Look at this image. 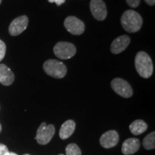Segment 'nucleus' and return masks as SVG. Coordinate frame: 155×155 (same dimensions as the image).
<instances>
[{"instance_id":"obj_1","label":"nucleus","mask_w":155,"mask_h":155,"mask_svg":"<svg viewBox=\"0 0 155 155\" xmlns=\"http://www.w3.org/2000/svg\"><path fill=\"white\" fill-rule=\"evenodd\" d=\"M122 27L128 32H137L142 26V18L141 15L134 10H127L121 18Z\"/></svg>"},{"instance_id":"obj_2","label":"nucleus","mask_w":155,"mask_h":155,"mask_svg":"<svg viewBox=\"0 0 155 155\" xmlns=\"http://www.w3.org/2000/svg\"><path fill=\"white\" fill-rule=\"evenodd\" d=\"M135 67L137 73L144 78H149L153 73L152 61L147 53L140 51L137 54L135 58Z\"/></svg>"},{"instance_id":"obj_3","label":"nucleus","mask_w":155,"mask_h":155,"mask_svg":"<svg viewBox=\"0 0 155 155\" xmlns=\"http://www.w3.org/2000/svg\"><path fill=\"white\" fill-rule=\"evenodd\" d=\"M45 72L55 78H63L67 73V68L61 61L57 60H48L43 64Z\"/></svg>"},{"instance_id":"obj_4","label":"nucleus","mask_w":155,"mask_h":155,"mask_svg":"<svg viewBox=\"0 0 155 155\" xmlns=\"http://www.w3.org/2000/svg\"><path fill=\"white\" fill-rule=\"evenodd\" d=\"M53 52L60 59L68 60L75 55L76 48L71 42H59L54 47Z\"/></svg>"},{"instance_id":"obj_5","label":"nucleus","mask_w":155,"mask_h":155,"mask_svg":"<svg viewBox=\"0 0 155 155\" xmlns=\"http://www.w3.org/2000/svg\"><path fill=\"white\" fill-rule=\"evenodd\" d=\"M55 133V129L53 124L47 125L43 122L40 124L37 131L35 139L38 144L45 145L50 142Z\"/></svg>"},{"instance_id":"obj_6","label":"nucleus","mask_w":155,"mask_h":155,"mask_svg":"<svg viewBox=\"0 0 155 155\" xmlns=\"http://www.w3.org/2000/svg\"><path fill=\"white\" fill-rule=\"evenodd\" d=\"M111 86L116 94L124 98H130L133 95V90L130 84L120 78H114L111 81Z\"/></svg>"},{"instance_id":"obj_7","label":"nucleus","mask_w":155,"mask_h":155,"mask_svg":"<svg viewBox=\"0 0 155 155\" xmlns=\"http://www.w3.org/2000/svg\"><path fill=\"white\" fill-rule=\"evenodd\" d=\"M64 26L70 33L75 35H80L85 30L84 23L74 16L68 17L64 21Z\"/></svg>"},{"instance_id":"obj_8","label":"nucleus","mask_w":155,"mask_h":155,"mask_svg":"<svg viewBox=\"0 0 155 155\" xmlns=\"http://www.w3.org/2000/svg\"><path fill=\"white\" fill-rule=\"evenodd\" d=\"M90 9L92 15L97 20L103 21L107 16V9L103 0H91Z\"/></svg>"},{"instance_id":"obj_9","label":"nucleus","mask_w":155,"mask_h":155,"mask_svg":"<svg viewBox=\"0 0 155 155\" xmlns=\"http://www.w3.org/2000/svg\"><path fill=\"white\" fill-rule=\"evenodd\" d=\"M28 17L25 15L17 17L15 19L9 27V32L11 35L17 36L20 35L26 30L28 25Z\"/></svg>"},{"instance_id":"obj_10","label":"nucleus","mask_w":155,"mask_h":155,"mask_svg":"<svg viewBox=\"0 0 155 155\" xmlns=\"http://www.w3.org/2000/svg\"><path fill=\"white\" fill-rule=\"evenodd\" d=\"M119 140V136L117 131L110 130L106 131L100 138V144L104 148L109 149L115 147Z\"/></svg>"},{"instance_id":"obj_11","label":"nucleus","mask_w":155,"mask_h":155,"mask_svg":"<svg viewBox=\"0 0 155 155\" xmlns=\"http://www.w3.org/2000/svg\"><path fill=\"white\" fill-rule=\"evenodd\" d=\"M130 43V38L127 35H121L118 37L112 42L111 45V51L112 53L119 54L124 51Z\"/></svg>"},{"instance_id":"obj_12","label":"nucleus","mask_w":155,"mask_h":155,"mask_svg":"<svg viewBox=\"0 0 155 155\" xmlns=\"http://www.w3.org/2000/svg\"><path fill=\"white\" fill-rule=\"evenodd\" d=\"M140 148V141L138 139L129 138L124 141L121 147V152L125 155H131L136 153Z\"/></svg>"},{"instance_id":"obj_13","label":"nucleus","mask_w":155,"mask_h":155,"mask_svg":"<svg viewBox=\"0 0 155 155\" xmlns=\"http://www.w3.org/2000/svg\"><path fill=\"white\" fill-rule=\"evenodd\" d=\"M15 81V75L9 67L5 64H0V83L8 86L12 84Z\"/></svg>"},{"instance_id":"obj_14","label":"nucleus","mask_w":155,"mask_h":155,"mask_svg":"<svg viewBox=\"0 0 155 155\" xmlns=\"http://www.w3.org/2000/svg\"><path fill=\"white\" fill-rule=\"evenodd\" d=\"M75 129V123L73 120H68L61 126L59 131V136L62 139L69 138Z\"/></svg>"},{"instance_id":"obj_15","label":"nucleus","mask_w":155,"mask_h":155,"mask_svg":"<svg viewBox=\"0 0 155 155\" xmlns=\"http://www.w3.org/2000/svg\"><path fill=\"white\" fill-rule=\"evenodd\" d=\"M148 126L143 120H135L129 126V129L134 135H139L147 131Z\"/></svg>"},{"instance_id":"obj_16","label":"nucleus","mask_w":155,"mask_h":155,"mask_svg":"<svg viewBox=\"0 0 155 155\" xmlns=\"http://www.w3.org/2000/svg\"><path fill=\"white\" fill-rule=\"evenodd\" d=\"M143 146L146 150H154L155 147V132L149 134L143 140Z\"/></svg>"},{"instance_id":"obj_17","label":"nucleus","mask_w":155,"mask_h":155,"mask_svg":"<svg viewBox=\"0 0 155 155\" xmlns=\"http://www.w3.org/2000/svg\"><path fill=\"white\" fill-rule=\"evenodd\" d=\"M66 155H81V151L75 144H70L65 148Z\"/></svg>"},{"instance_id":"obj_18","label":"nucleus","mask_w":155,"mask_h":155,"mask_svg":"<svg viewBox=\"0 0 155 155\" xmlns=\"http://www.w3.org/2000/svg\"><path fill=\"white\" fill-rule=\"evenodd\" d=\"M6 53V45L2 40H0V61L3 60Z\"/></svg>"},{"instance_id":"obj_19","label":"nucleus","mask_w":155,"mask_h":155,"mask_svg":"<svg viewBox=\"0 0 155 155\" xmlns=\"http://www.w3.org/2000/svg\"><path fill=\"white\" fill-rule=\"evenodd\" d=\"M128 5L130 6L132 8H136L139 5L141 0H126Z\"/></svg>"},{"instance_id":"obj_20","label":"nucleus","mask_w":155,"mask_h":155,"mask_svg":"<svg viewBox=\"0 0 155 155\" xmlns=\"http://www.w3.org/2000/svg\"><path fill=\"white\" fill-rule=\"evenodd\" d=\"M9 150L7 147L3 144H0V155H6L9 153Z\"/></svg>"},{"instance_id":"obj_21","label":"nucleus","mask_w":155,"mask_h":155,"mask_svg":"<svg viewBox=\"0 0 155 155\" xmlns=\"http://www.w3.org/2000/svg\"><path fill=\"white\" fill-rule=\"evenodd\" d=\"M50 3H55L58 6H61L65 2V0H48Z\"/></svg>"},{"instance_id":"obj_22","label":"nucleus","mask_w":155,"mask_h":155,"mask_svg":"<svg viewBox=\"0 0 155 155\" xmlns=\"http://www.w3.org/2000/svg\"><path fill=\"white\" fill-rule=\"evenodd\" d=\"M145 2L150 6H154L155 4V0H144Z\"/></svg>"},{"instance_id":"obj_23","label":"nucleus","mask_w":155,"mask_h":155,"mask_svg":"<svg viewBox=\"0 0 155 155\" xmlns=\"http://www.w3.org/2000/svg\"><path fill=\"white\" fill-rule=\"evenodd\" d=\"M6 155H18V154H15V153H14V152H9V153H7Z\"/></svg>"},{"instance_id":"obj_24","label":"nucleus","mask_w":155,"mask_h":155,"mask_svg":"<svg viewBox=\"0 0 155 155\" xmlns=\"http://www.w3.org/2000/svg\"><path fill=\"white\" fill-rule=\"evenodd\" d=\"M1 131H2V125L0 124V132H1Z\"/></svg>"},{"instance_id":"obj_25","label":"nucleus","mask_w":155,"mask_h":155,"mask_svg":"<svg viewBox=\"0 0 155 155\" xmlns=\"http://www.w3.org/2000/svg\"><path fill=\"white\" fill-rule=\"evenodd\" d=\"M2 0H0V4L2 3Z\"/></svg>"},{"instance_id":"obj_26","label":"nucleus","mask_w":155,"mask_h":155,"mask_svg":"<svg viewBox=\"0 0 155 155\" xmlns=\"http://www.w3.org/2000/svg\"><path fill=\"white\" fill-rule=\"evenodd\" d=\"M24 155H30V154H24Z\"/></svg>"},{"instance_id":"obj_27","label":"nucleus","mask_w":155,"mask_h":155,"mask_svg":"<svg viewBox=\"0 0 155 155\" xmlns=\"http://www.w3.org/2000/svg\"><path fill=\"white\" fill-rule=\"evenodd\" d=\"M58 155H64V154H58Z\"/></svg>"}]
</instances>
